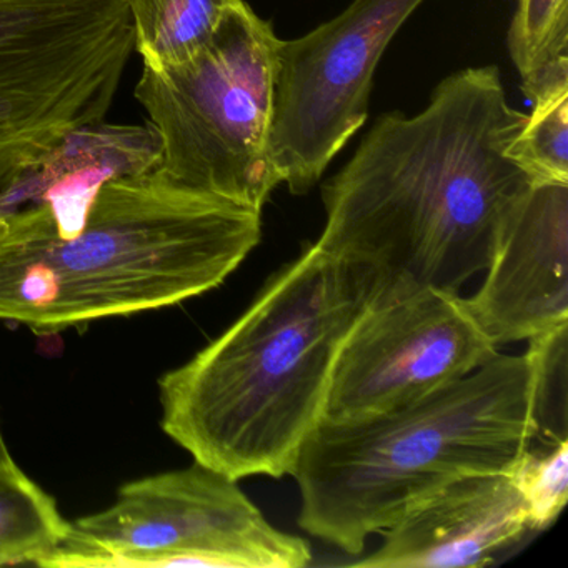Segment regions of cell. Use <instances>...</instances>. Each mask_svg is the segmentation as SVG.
I'll return each mask as SVG.
<instances>
[{
	"instance_id": "obj_1",
	"label": "cell",
	"mask_w": 568,
	"mask_h": 568,
	"mask_svg": "<svg viewBox=\"0 0 568 568\" xmlns=\"http://www.w3.org/2000/svg\"><path fill=\"white\" fill-rule=\"evenodd\" d=\"M525 119L494 65L444 79L417 115H382L322 189L315 244L357 272L372 304L460 292L487 271L534 187L508 155Z\"/></svg>"
},
{
	"instance_id": "obj_2",
	"label": "cell",
	"mask_w": 568,
	"mask_h": 568,
	"mask_svg": "<svg viewBox=\"0 0 568 568\" xmlns=\"http://www.w3.org/2000/svg\"><path fill=\"white\" fill-rule=\"evenodd\" d=\"M371 304L357 272L308 245L224 334L162 375L165 434L237 481L292 475L324 418L342 345Z\"/></svg>"
},
{
	"instance_id": "obj_3",
	"label": "cell",
	"mask_w": 568,
	"mask_h": 568,
	"mask_svg": "<svg viewBox=\"0 0 568 568\" xmlns=\"http://www.w3.org/2000/svg\"><path fill=\"white\" fill-rule=\"evenodd\" d=\"M261 237V212L158 169L115 179L69 237L44 207L0 217V321L49 335L171 307L224 284Z\"/></svg>"
},
{
	"instance_id": "obj_4",
	"label": "cell",
	"mask_w": 568,
	"mask_h": 568,
	"mask_svg": "<svg viewBox=\"0 0 568 568\" xmlns=\"http://www.w3.org/2000/svg\"><path fill=\"white\" fill-rule=\"evenodd\" d=\"M535 435L531 362L497 354L432 394L354 422H321L292 477L298 524L348 555L412 505L477 474H508Z\"/></svg>"
},
{
	"instance_id": "obj_5",
	"label": "cell",
	"mask_w": 568,
	"mask_h": 568,
	"mask_svg": "<svg viewBox=\"0 0 568 568\" xmlns=\"http://www.w3.org/2000/svg\"><path fill=\"white\" fill-rule=\"evenodd\" d=\"M281 44L241 2L189 61L144 64L134 94L161 141L164 178L262 214L281 185L271 158Z\"/></svg>"
},
{
	"instance_id": "obj_6",
	"label": "cell",
	"mask_w": 568,
	"mask_h": 568,
	"mask_svg": "<svg viewBox=\"0 0 568 568\" xmlns=\"http://www.w3.org/2000/svg\"><path fill=\"white\" fill-rule=\"evenodd\" d=\"M304 538L264 517L239 481L191 467L128 481L114 504L71 521L42 568H302Z\"/></svg>"
},
{
	"instance_id": "obj_7",
	"label": "cell",
	"mask_w": 568,
	"mask_h": 568,
	"mask_svg": "<svg viewBox=\"0 0 568 568\" xmlns=\"http://www.w3.org/2000/svg\"><path fill=\"white\" fill-rule=\"evenodd\" d=\"M132 52L128 0H0V184L104 122Z\"/></svg>"
},
{
	"instance_id": "obj_8",
	"label": "cell",
	"mask_w": 568,
	"mask_h": 568,
	"mask_svg": "<svg viewBox=\"0 0 568 568\" xmlns=\"http://www.w3.org/2000/svg\"><path fill=\"white\" fill-rule=\"evenodd\" d=\"M424 0H354L341 16L282 41L271 158L292 194L311 191L365 124L375 69Z\"/></svg>"
},
{
	"instance_id": "obj_9",
	"label": "cell",
	"mask_w": 568,
	"mask_h": 568,
	"mask_svg": "<svg viewBox=\"0 0 568 568\" xmlns=\"http://www.w3.org/2000/svg\"><path fill=\"white\" fill-rule=\"evenodd\" d=\"M460 292L422 288L371 304L345 338L322 422H354L418 400L497 354Z\"/></svg>"
},
{
	"instance_id": "obj_10",
	"label": "cell",
	"mask_w": 568,
	"mask_h": 568,
	"mask_svg": "<svg viewBox=\"0 0 568 568\" xmlns=\"http://www.w3.org/2000/svg\"><path fill=\"white\" fill-rule=\"evenodd\" d=\"M465 302L497 347L568 324V184H534Z\"/></svg>"
},
{
	"instance_id": "obj_11",
	"label": "cell",
	"mask_w": 568,
	"mask_h": 568,
	"mask_svg": "<svg viewBox=\"0 0 568 568\" xmlns=\"http://www.w3.org/2000/svg\"><path fill=\"white\" fill-rule=\"evenodd\" d=\"M527 531V511L510 474L467 475L412 505L382 531L384 544L352 565L485 567Z\"/></svg>"
},
{
	"instance_id": "obj_12",
	"label": "cell",
	"mask_w": 568,
	"mask_h": 568,
	"mask_svg": "<svg viewBox=\"0 0 568 568\" xmlns=\"http://www.w3.org/2000/svg\"><path fill=\"white\" fill-rule=\"evenodd\" d=\"M159 162L161 141L152 125L101 122L78 129L0 184V217L44 207L54 231L69 237L84 227L108 182L148 174Z\"/></svg>"
},
{
	"instance_id": "obj_13",
	"label": "cell",
	"mask_w": 568,
	"mask_h": 568,
	"mask_svg": "<svg viewBox=\"0 0 568 568\" xmlns=\"http://www.w3.org/2000/svg\"><path fill=\"white\" fill-rule=\"evenodd\" d=\"M244 0H128L134 51L145 65L169 68L197 54L229 9Z\"/></svg>"
},
{
	"instance_id": "obj_14",
	"label": "cell",
	"mask_w": 568,
	"mask_h": 568,
	"mask_svg": "<svg viewBox=\"0 0 568 568\" xmlns=\"http://www.w3.org/2000/svg\"><path fill=\"white\" fill-rule=\"evenodd\" d=\"M58 501L16 460L0 465V567L38 565L68 537Z\"/></svg>"
},
{
	"instance_id": "obj_15",
	"label": "cell",
	"mask_w": 568,
	"mask_h": 568,
	"mask_svg": "<svg viewBox=\"0 0 568 568\" xmlns=\"http://www.w3.org/2000/svg\"><path fill=\"white\" fill-rule=\"evenodd\" d=\"M508 51L531 104L568 91V0H518Z\"/></svg>"
},
{
	"instance_id": "obj_16",
	"label": "cell",
	"mask_w": 568,
	"mask_h": 568,
	"mask_svg": "<svg viewBox=\"0 0 568 568\" xmlns=\"http://www.w3.org/2000/svg\"><path fill=\"white\" fill-rule=\"evenodd\" d=\"M508 155L534 184H568V91L534 102Z\"/></svg>"
},
{
	"instance_id": "obj_17",
	"label": "cell",
	"mask_w": 568,
	"mask_h": 568,
	"mask_svg": "<svg viewBox=\"0 0 568 568\" xmlns=\"http://www.w3.org/2000/svg\"><path fill=\"white\" fill-rule=\"evenodd\" d=\"M534 385L531 442L568 440V324L528 341Z\"/></svg>"
},
{
	"instance_id": "obj_18",
	"label": "cell",
	"mask_w": 568,
	"mask_h": 568,
	"mask_svg": "<svg viewBox=\"0 0 568 568\" xmlns=\"http://www.w3.org/2000/svg\"><path fill=\"white\" fill-rule=\"evenodd\" d=\"M530 530L550 527L568 497V440L530 442L510 471Z\"/></svg>"
},
{
	"instance_id": "obj_19",
	"label": "cell",
	"mask_w": 568,
	"mask_h": 568,
	"mask_svg": "<svg viewBox=\"0 0 568 568\" xmlns=\"http://www.w3.org/2000/svg\"><path fill=\"white\" fill-rule=\"evenodd\" d=\"M11 460H14V458H12L11 452H9L4 434H2V428H0V465L8 464Z\"/></svg>"
}]
</instances>
